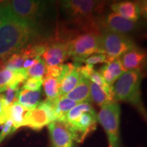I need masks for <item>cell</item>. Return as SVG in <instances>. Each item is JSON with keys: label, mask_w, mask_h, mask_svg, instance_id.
<instances>
[{"label": "cell", "mask_w": 147, "mask_h": 147, "mask_svg": "<svg viewBox=\"0 0 147 147\" xmlns=\"http://www.w3.org/2000/svg\"><path fill=\"white\" fill-rule=\"evenodd\" d=\"M97 115L95 111L84 113L77 121L66 123L70 131L73 140L81 143L88 134L96 129Z\"/></svg>", "instance_id": "cell-9"}, {"label": "cell", "mask_w": 147, "mask_h": 147, "mask_svg": "<svg viewBox=\"0 0 147 147\" xmlns=\"http://www.w3.org/2000/svg\"><path fill=\"white\" fill-rule=\"evenodd\" d=\"M3 108V102H2V97H1V94H0V112L1 111Z\"/></svg>", "instance_id": "cell-30"}, {"label": "cell", "mask_w": 147, "mask_h": 147, "mask_svg": "<svg viewBox=\"0 0 147 147\" xmlns=\"http://www.w3.org/2000/svg\"><path fill=\"white\" fill-rule=\"evenodd\" d=\"M69 41L61 38L47 41L43 54V59L47 66L60 65L67 59L69 57Z\"/></svg>", "instance_id": "cell-10"}, {"label": "cell", "mask_w": 147, "mask_h": 147, "mask_svg": "<svg viewBox=\"0 0 147 147\" xmlns=\"http://www.w3.org/2000/svg\"><path fill=\"white\" fill-rule=\"evenodd\" d=\"M19 86H15L9 88L5 91L4 94H1L2 97L3 107H9L14 103L17 102L18 95L20 91Z\"/></svg>", "instance_id": "cell-25"}, {"label": "cell", "mask_w": 147, "mask_h": 147, "mask_svg": "<svg viewBox=\"0 0 147 147\" xmlns=\"http://www.w3.org/2000/svg\"><path fill=\"white\" fill-rule=\"evenodd\" d=\"M28 78L27 69H21L12 71L4 67L0 68V93L9 88L19 86Z\"/></svg>", "instance_id": "cell-14"}, {"label": "cell", "mask_w": 147, "mask_h": 147, "mask_svg": "<svg viewBox=\"0 0 147 147\" xmlns=\"http://www.w3.org/2000/svg\"><path fill=\"white\" fill-rule=\"evenodd\" d=\"M42 95V89L38 91L20 89L17 102L27 110H33L39 105Z\"/></svg>", "instance_id": "cell-18"}, {"label": "cell", "mask_w": 147, "mask_h": 147, "mask_svg": "<svg viewBox=\"0 0 147 147\" xmlns=\"http://www.w3.org/2000/svg\"><path fill=\"white\" fill-rule=\"evenodd\" d=\"M89 94L91 100L93 101L97 106L100 107L106 103L113 102L102 87L91 82H90Z\"/></svg>", "instance_id": "cell-22"}, {"label": "cell", "mask_w": 147, "mask_h": 147, "mask_svg": "<svg viewBox=\"0 0 147 147\" xmlns=\"http://www.w3.org/2000/svg\"><path fill=\"white\" fill-rule=\"evenodd\" d=\"M104 67L116 81L125 72L123 69L122 66H121L119 59H117L112 62L106 63L105 65H104Z\"/></svg>", "instance_id": "cell-26"}, {"label": "cell", "mask_w": 147, "mask_h": 147, "mask_svg": "<svg viewBox=\"0 0 147 147\" xmlns=\"http://www.w3.org/2000/svg\"><path fill=\"white\" fill-rule=\"evenodd\" d=\"M14 129L13 128V123L12 121L9 119L3 125L2 129H1V131H0V144L3 142V140L6 138L9 134L13 133Z\"/></svg>", "instance_id": "cell-29"}, {"label": "cell", "mask_w": 147, "mask_h": 147, "mask_svg": "<svg viewBox=\"0 0 147 147\" xmlns=\"http://www.w3.org/2000/svg\"><path fill=\"white\" fill-rule=\"evenodd\" d=\"M146 56L144 50L136 47L119 59L124 71L140 70L144 64Z\"/></svg>", "instance_id": "cell-13"}, {"label": "cell", "mask_w": 147, "mask_h": 147, "mask_svg": "<svg viewBox=\"0 0 147 147\" xmlns=\"http://www.w3.org/2000/svg\"><path fill=\"white\" fill-rule=\"evenodd\" d=\"M100 35L95 33H84L78 35L69 42V57L74 63L82 61L95 54H101L100 49Z\"/></svg>", "instance_id": "cell-4"}, {"label": "cell", "mask_w": 147, "mask_h": 147, "mask_svg": "<svg viewBox=\"0 0 147 147\" xmlns=\"http://www.w3.org/2000/svg\"><path fill=\"white\" fill-rule=\"evenodd\" d=\"M28 59V57L21 50H20L17 53H14L13 55H11L6 60L2 61V67L12 71L23 69L24 63Z\"/></svg>", "instance_id": "cell-21"}, {"label": "cell", "mask_w": 147, "mask_h": 147, "mask_svg": "<svg viewBox=\"0 0 147 147\" xmlns=\"http://www.w3.org/2000/svg\"><path fill=\"white\" fill-rule=\"evenodd\" d=\"M142 74L140 70L125 71L113 86L114 101L128 102L146 117L144 105L141 100L140 83Z\"/></svg>", "instance_id": "cell-2"}, {"label": "cell", "mask_w": 147, "mask_h": 147, "mask_svg": "<svg viewBox=\"0 0 147 147\" xmlns=\"http://www.w3.org/2000/svg\"><path fill=\"white\" fill-rule=\"evenodd\" d=\"M93 111H95V110L91 104V102L80 103L66 114L63 121L66 123L75 122L78 120L80 116L83 113H90Z\"/></svg>", "instance_id": "cell-19"}, {"label": "cell", "mask_w": 147, "mask_h": 147, "mask_svg": "<svg viewBox=\"0 0 147 147\" xmlns=\"http://www.w3.org/2000/svg\"><path fill=\"white\" fill-rule=\"evenodd\" d=\"M120 116L121 107L115 101L102 106L97 115V121L107 134L108 147H121Z\"/></svg>", "instance_id": "cell-3"}, {"label": "cell", "mask_w": 147, "mask_h": 147, "mask_svg": "<svg viewBox=\"0 0 147 147\" xmlns=\"http://www.w3.org/2000/svg\"><path fill=\"white\" fill-rule=\"evenodd\" d=\"M138 22L129 21L113 12L105 16H101L100 18L102 32L103 31H110L127 36L136 31L138 28Z\"/></svg>", "instance_id": "cell-8"}, {"label": "cell", "mask_w": 147, "mask_h": 147, "mask_svg": "<svg viewBox=\"0 0 147 147\" xmlns=\"http://www.w3.org/2000/svg\"><path fill=\"white\" fill-rule=\"evenodd\" d=\"M3 2L0 4V59L2 61L41 39L39 25L16 17Z\"/></svg>", "instance_id": "cell-1"}, {"label": "cell", "mask_w": 147, "mask_h": 147, "mask_svg": "<svg viewBox=\"0 0 147 147\" xmlns=\"http://www.w3.org/2000/svg\"><path fill=\"white\" fill-rule=\"evenodd\" d=\"M75 63V67L65 75L59 81V96H63L74 89L78 85L83 76L80 72L79 63Z\"/></svg>", "instance_id": "cell-15"}, {"label": "cell", "mask_w": 147, "mask_h": 147, "mask_svg": "<svg viewBox=\"0 0 147 147\" xmlns=\"http://www.w3.org/2000/svg\"><path fill=\"white\" fill-rule=\"evenodd\" d=\"M48 129L52 147H72V138L65 122L53 121L48 125Z\"/></svg>", "instance_id": "cell-12"}, {"label": "cell", "mask_w": 147, "mask_h": 147, "mask_svg": "<svg viewBox=\"0 0 147 147\" xmlns=\"http://www.w3.org/2000/svg\"><path fill=\"white\" fill-rule=\"evenodd\" d=\"M53 121H57V116L53 106L46 100L41 102L33 110H27L24 117V126L39 130Z\"/></svg>", "instance_id": "cell-7"}, {"label": "cell", "mask_w": 147, "mask_h": 147, "mask_svg": "<svg viewBox=\"0 0 147 147\" xmlns=\"http://www.w3.org/2000/svg\"><path fill=\"white\" fill-rule=\"evenodd\" d=\"M26 112L27 110L18 102L14 103L9 107V119L12 121L14 131L24 126V117Z\"/></svg>", "instance_id": "cell-20"}, {"label": "cell", "mask_w": 147, "mask_h": 147, "mask_svg": "<svg viewBox=\"0 0 147 147\" xmlns=\"http://www.w3.org/2000/svg\"><path fill=\"white\" fill-rule=\"evenodd\" d=\"M146 1H121L114 3L110 8L113 12L129 21L138 22L141 16L146 15Z\"/></svg>", "instance_id": "cell-11"}, {"label": "cell", "mask_w": 147, "mask_h": 147, "mask_svg": "<svg viewBox=\"0 0 147 147\" xmlns=\"http://www.w3.org/2000/svg\"><path fill=\"white\" fill-rule=\"evenodd\" d=\"M46 68H47V64H46L45 60L40 57L38 61L27 69V76L31 78H45Z\"/></svg>", "instance_id": "cell-24"}, {"label": "cell", "mask_w": 147, "mask_h": 147, "mask_svg": "<svg viewBox=\"0 0 147 147\" xmlns=\"http://www.w3.org/2000/svg\"><path fill=\"white\" fill-rule=\"evenodd\" d=\"M42 84L46 95L49 99H53L59 96L60 83L57 78L52 77H46L44 78Z\"/></svg>", "instance_id": "cell-23"}, {"label": "cell", "mask_w": 147, "mask_h": 147, "mask_svg": "<svg viewBox=\"0 0 147 147\" xmlns=\"http://www.w3.org/2000/svg\"><path fill=\"white\" fill-rule=\"evenodd\" d=\"M90 80L82 77L78 85L72 91L63 95L67 98L78 104L82 102H91L90 98Z\"/></svg>", "instance_id": "cell-17"}, {"label": "cell", "mask_w": 147, "mask_h": 147, "mask_svg": "<svg viewBox=\"0 0 147 147\" xmlns=\"http://www.w3.org/2000/svg\"><path fill=\"white\" fill-rule=\"evenodd\" d=\"M47 1L35 0H13L5 1L4 5L12 14L16 17L38 24V20L42 18L47 12Z\"/></svg>", "instance_id": "cell-5"}, {"label": "cell", "mask_w": 147, "mask_h": 147, "mask_svg": "<svg viewBox=\"0 0 147 147\" xmlns=\"http://www.w3.org/2000/svg\"><path fill=\"white\" fill-rule=\"evenodd\" d=\"M42 82H43V79L29 77L24 81L22 89L29 90V91H38L41 89Z\"/></svg>", "instance_id": "cell-28"}, {"label": "cell", "mask_w": 147, "mask_h": 147, "mask_svg": "<svg viewBox=\"0 0 147 147\" xmlns=\"http://www.w3.org/2000/svg\"><path fill=\"white\" fill-rule=\"evenodd\" d=\"M136 47L134 42L128 36L110 31H103L100 35L101 54H105L113 59L120 58L123 55Z\"/></svg>", "instance_id": "cell-6"}, {"label": "cell", "mask_w": 147, "mask_h": 147, "mask_svg": "<svg viewBox=\"0 0 147 147\" xmlns=\"http://www.w3.org/2000/svg\"><path fill=\"white\" fill-rule=\"evenodd\" d=\"M115 60L113 58L110 57L108 55L105 54H95L85 59L82 63H87V65H94L97 63H108L110 62H112L113 61Z\"/></svg>", "instance_id": "cell-27"}, {"label": "cell", "mask_w": 147, "mask_h": 147, "mask_svg": "<svg viewBox=\"0 0 147 147\" xmlns=\"http://www.w3.org/2000/svg\"><path fill=\"white\" fill-rule=\"evenodd\" d=\"M47 100L55 110L57 116V121H63L66 114L78 104V103L69 100L65 96H58L53 99L47 98Z\"/></svg>", "instance_id": "cell-16"}]
</instances>
